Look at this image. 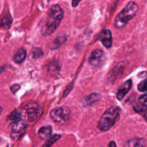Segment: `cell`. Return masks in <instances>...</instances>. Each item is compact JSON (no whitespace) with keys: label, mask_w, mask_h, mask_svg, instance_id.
Listing matches in <instances>:
<instances>
[{"label":"cell","mask_w":147,"mask_h":147,"mask_svg":"<svg viewBox=\"0 0 147 147\" xmlns=\"http://www.w3.org/2000/svg\"><path fill=\"white\" fill-rule=\"evenodd\" d=\"M138 10L139 7L135 2L130 1L128 3L126 7L116 17L114 25L116 26V28L121 29L124 27L128 24V22L135 17Z\"/></svg>","instance_id":"2"},{"label":"cell","mask_w":147,"mask_h":147,"mask_svg":"<svg viewBox=\"0 0 147 147\" xmlns=\"http://www.w3.org/2000/svg\"><path fill=\"white\" fill-rule=\"evenodd\" d=\"M20 86L19 84H14L13 86H11V90L13 93H16L20 89Z\"/></svg>","instance_id":"22"},{"label":"cell","mask_w":147,"mask_h":147,"mask_svg":"<svg viewBox=\"0 0 147 147\" xmlns=\"http://www.w3.org/2000/svg\"><path fill=\"white\" fill-rule=\"evenodd\" d=\"M24 110L26 111L27 119L31 122L37 120L41 116L43 112L42 108L36 102L28 103L24 108Z\"/></svg>","instance_id":"4"},{"label":"cell","mask_w":147,"mask_h":147,"mask_svg":"<svg viewBox=\"0 0 147 147\" xmlns=\"http://www.w3.org/2000/svg\"><path fill=\"white\" fill-rule=\"evenodd\" d=\"M146 141L142 138H134L126 143V147H146Z\"/></svg>","instance_id":"10"},{"label":"cell","mask_w":147,"mask_h":147,"mask_svg":"<svg viewBox=\"0 0 147 147\" xmlns=\"http://www.w3.org/2000/svg\"><path fill=\"white\" fill-rule=\"evenodd\" d=\"M70 110L67 108H57L50 112L52 119L58 123H64L70 118Z\"/></svg>","instance_id":"5"},{"label":"cell","mask_w":147,"mask_h":147,"mask_svg":"<svg viewBox=\"0 0 147 147\" xmlns=\"http://www.w3.org/2000/svg\"><path fill=\"white\" fill-rule=\"evenodd\" d=\"M39 136L41 139L45 140L50 138L52 134V127L51 126H43L39 130Z\"/></svg>","instance_id":"12"},{"label":"cell","mask_w":147,"mask_h":147,"mask_svg":"<svg viewBox=\"0 0 147 147\" xmlns=\"http://www.w3.org/2000/svg\"><path fill=\"white\" fill-rule=\"evenodd\" d=\"M82 0H73V1H72V6H73V7H77L78 4Z\"/></svg>","instance_id":"23"},{"label":"cell","mask_w":147,"mask_h":147,"mask_svg":"<svg viewBox=\"0 0 147 147\" xmlns=\"http://www.w3.org/2000/svg\"><path fill=\"white\" fill-rule=\"evenodd\" d=\"M26 55H27V53H26L25 49H19V50L16 52L15 54H14V61L17 63H22V62L24 61V59H25Z\"/></svg>","instance_id":"14"},{"label":"cell","mask_w":147,"mask_h":147,"mask_svg":"<svg viewBox=\"0 0 147 147\" xmlns=\"http://www.w3.org/2000/svg\"><path fill=\"white\" fill-rule=\"evenodd\" d=\"M134 110L137 113L140 114L147 121V105L142 102H136L133 106Z\"/></svg>","instance_id":"11"},{"label":"cell","mask_w":147,"mask_h":147,"mask_svg":"<svg viewBox=\"0 0 147 147\" xmlns=\"http://www.w3.org/2000/svg\"><path fill=\"white\" fill-rule=\"evenodd\" d=\"M132 86V81L131 79H129V80L126 81V82L123 84L121 85L120 88L118 90L117 94H116V97H117L118 99H122L125 96H126V94L129 92V91L130 90L131 87Z\"/></svg>","instance_id":"9"},{"label":"cell","mask_w":147,"mask_h":147,"mask_svg":"<svg viewBox=\"0 0 147 147\" xmlns=\"http://www.w3.org/2000/svg\"><path fill=\"white\" fill-rule=\"evenodd\" d=\"M100 95L97 93H93L84 98V104L86 105H90L100 99Z\"/></svg>","instance_id":"13"},{"label":"cell","mask_w":147,"mask_h":147,"mask_svg":"<svg viewBox=\"0 0 147 147\" xmlns=\"http://www.w3.org/2000/svg\"><path fill=\"white\" fill-rule=\"evenodd\" d=\"M98 40L106 48H111L112 46V35L109 30H103L98 35Z\"/></svg>","instance_id":"8"},{"label":"cell","mask_w":147,"mask_h":147,"mask_svg":"<svg viewBox=\"0 0 147 147\" xmlns=\"http://www.w3.org/2000/svg\"><path fill=\"white\" fill-rule=\"evenodd\" d=\"M22 118V112L20 111L15 110L12 111L11 113L9 114V115L8 116V119L11 121H19L21 120Z\"/></svg>","instance_id":"16"},{"label":"cell","mask_w":147,"mask_h":147,"mask_svg":"<svg viewBox=\"0 0 147 147\" xmlns=\"http://www.w3.org/2000/svg\"><path fill=\"white\" fill-rule=\"evenodd\" d=\"M108 147H116V143H115L114 141H111V142L109 143Z\"/></svg>","instance_id":"24"},{"label":"cell","mask_w":147,"mask_h":147,"mask_svg":"<svg viewBox=\"0 0 147 147\" xmlns=\"http://www.w3.org/2000/svg\"><path fill=\"white\" fill-rule=\"evenodd\" d=\"M43 53L41 49L40 48H34L32 51V56L34 59H37L42 56Z\"/></svg>","instance_id":"20"},{"label":"cell","mask_w":147,"mask_h":147,"mask_svg":"<svg viewBox=\"0 0 147 147\" xmlns=\"http://www.w3.org/2000/svg\"><path fill=\"white\" fill-rule=\"evenodd\" d=\"M0 141H1V138H0Z\"/></svg>","instance_id":"27"},{"label":"cell","mask_w":147,"mask_h":147,"mask_svg":"<svg viewBox=\"0 0 147 147\" xmlns=\"http://www.w3.org/2000/svg\"><path fill=\"white\" fill-rule=\"evenodd\" d=\"M104 59V53L101 50H94L89 58V63L93 66H99L102 64Z\"/></svg>","instance_id":"7"},{"label":"cell","mask_w":147,"mask_h":147,"mask_svg":"<svg viewBox=\"0 0 147 147\" xmlns=\"http://www.w3.org/2000/svg\"><path fill=\"white\" fill-rule=\"evenodd\" d=\"M11 24V17L9 16H4L3 19L1 20V23H0V26H2L4 28L9 29Z\"/></svg>","instance_id":"17"},{"label":"cell","mask_w":147,"mask_h":147,"mask_svg":"<svg viewBox=\"0 0 147 147\" xmlns=\"http://www.w3.org/2000/svg\"><path fill=\"white\" fill-rule=\"evenodd\" d=\"M60 137H61V135H53V137H51L50 138H49V139L46 141V143L44 144V145H43L42 147H51L53 145V144H54V143H55L56 141H57V140L60 138Z\"/></svg>","instance_id":"18"},{"label":"cell","mask_w":147,"mask_h":147,"mask_svg":"<svg viewBox=\"0 0 147 147\" xmlns=\"http://www.w3.org/2000/svg\"><path fill=\"white\" fill-rule=\"evenodd\" d=\"M139 102L144 104L146 103V102H147V93L145 94V95H142V96L139 97Z\"/></svg>","instance_id":"21"},{"label":"cell","mask_w":147,"mask_h":147,"mask_svg":"<svg viewBox=\"0 0 147 147\" xmlns=\"http://www.w3.org/2000/svg\"><path fill=\"white\" fill-rule=\"evenodd\" d=\"M1 106H0V114H1Z\"/></svg>","instance_id":"26"},{"label":"cell","mask_w":147,"mask_h":147,"mask_svg":"<svg viewBox=\"0 0 147 147\" xmlns=\"http://www.w3.org/2000/svg\"><path fill=\"white\" fill-rule=\"evenodd\" d=\"M64 15V11L58 4H54L49 9L45 23L42 29V33L44 36H49L53 34L58 27Z\"/></svg>","instance_id":"1"},{"label":"cell","mask_w":147,"mask_h":147,"mask_svg":"<svg viewBox=\"0 0 147 147\" xmlns=\"http://www.w3.org/2000/svg\"><path fill=\"white\" fill-rule=\"evenodd\" d=\"M4 70V67H0V74L2 73Z\"/></svg>","instance_id":"25"},{"label":"cell","mask_w":147,"mask_h":147,"mask_svg":"<svg viewBox=\"0 0 147 147\" xmlns=\"http://www.w3.org/2000/svg\"><path fill=\"white\" fill-rule=\"evenodd\" d=\"M138 89L140 92H146L147 91V78L141 82L138 85Z\"/></svg>","instance_id":"19"},{"label":"cell","mask_w":147,"mask_h":147,"mask_svg":"<svg viewBox=\"0 0 147 147\" xmlns=\"http://www.w3.org/2000/svg\"><path fill=\"white\" fill-rule=\"evenodd\" d=\"M27 128V124L22 120L16 121L11 125V136L14 140H17L24 133Z\"/></svg>","instance_id":"6"},{"label":"cell","mask_w":147,"mask_h":147,"mask_svg":"<svg viewBox=\"0 0 147 147\" xmlns=\"http://www.w3.org/2000/svg\"><path fill=\"white\" fill-rule=\"evenodd\" d=\"M121 110L118 107H111L106 110L99 120L98 127L103 131L110 129L119 119Z\"/></svg>","instance_id":"3"},{"label":"cell","mask_w":147,"mask_h":147,"mask_svg":"<svg viewBox=\"0 0 147 147\" xmlns=\"http://www.w3.org/2000/svg\"><path fill=\"white\" fill-rule=\"evenodd\" d=\"M67 40V37H66L65 35H60L57 37H56L55 39V40L53 41V45L51 46L52 50H55V49L58 48L60 46H61Z\"/></svg>","instance_id":"15"}]
</instances>
